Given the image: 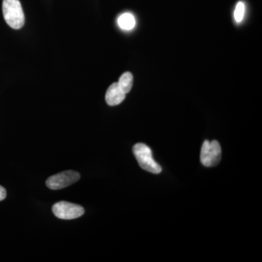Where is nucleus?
I'll list each match as a JSON object with an SVG mask.
<instances>
[{
    "mask_svg": "<svg viewBox=\"0 0 262 262\" xmlns=\"http://www.w3.org/2000/svg\"><path fill=\"white\" fill-rule=\"evenodd\" d=\"M117 83L120 89L127 94V93L130 92L133 87V83H134V77H133L132 74L130 72H125L120 77V80Z\"/></svg>",
    "mask_w": 262,
    "mask_h": 262,
    "instance_id": "nucleus-8",
    "label": "nucleus"
},
{
    "mask_svg": "<svg viewBox=\"0 0 262 262\" xmlns=\"http://www.w3.org/2000/svg\"><path fill=\"white\" fill-rule=\"evenodd\" d=\"M133 151L141 168L151 173H161V166L155 162L152 151L149 146L143 143H139L134 145Z\"/></svg>",
    "mask_w": 262,
    "mask_h": 262,
    "instance_id": "nucleus-2",
    "label": "nucleus"
},
{
    "mask_svg": "<svg viewBox=\"0 0 262 262\" xmlns=\"http://www.w3.org/2000/svg\"><path fill=\"white\" fill-rule=\"evenodd\" d=\"M245 10H246V7L244 3L243 2H239L236 5L234 13V19L237 23H241L242 21L244 18Z\"/></svg>",
    "mask_w": 262,
    "mask_h": 262,
    "instance_id": "nucleus-9",
    "label": "nucleus"
},
{
    "mask_svg": "<svg viewBox=\"0 0 262 262\" xmlns=\"http://www.w3.org/2000/svg\"><path fill=\"white\" fill-rule=\"evenodd\" d=\"M80 179V173L74 170H67L49 177L46 181V186L53 190H58L72 185Z\"/></svg>",
    "mask_w": 262,
    "mask_h": 262,
    "instance_id": "nucleus-5",
    "label": "nucleus"
},
{
    "mask_svg": "<svg viewBox=\"0 0 262 262\" xmlns=\"http://www.w3.org/2000/svg\"><path fill=\"white\" fill-rule=\"evenodd\" d=\"M3 13L8 25L14 29L23 27L25 17L19 0H3Z\"/></svg>",
    "mask_w": 262,
    "mask_h": 262,
    "instance_id": "nucleus-1",
    "label": "nucleus"
},
{
    "mask_svg": "<svg viewBox=\"0 0 262 262\" xmlns=\"http://www.w3.org/2000/svg\"><path fill=\"white\" fill-rule=\"evenodd\" d=\"M53 212L57 218L71 220L82 216L84 214V210L79 205L69 202L60 201L53 206Z\"/></svg>",
    "mask_w": 262,
    "mask_h": 262,
    "instance_id": "nucleus-4",
    "label": "nucleus"
},
{
    "mask_svg": "<svg viewBox=\"0 0 262 262\" xmlns=\"http://www.w3.org/2000/svg\"><path fill=\"white\" fill-rule=\"evenodd\" d=\"M126 94L124 92L117 82L113 83L106 91L105 99L110 106H117L125 100Z\"/></svg>",
    "mask_w": 262,
    "mask_h": 262,
    "instance_id": "nucleus-6",
    "label": "nucleus"
},
{
    "mask_svg": "<svg viewBox=\"0 0 262 262\" xmlns=\"http://www.w3.org/2000/svg\"><path fill=\"white\" fill-rule=\"evenodd\" d=\"M222 159V148L217 141H205L202 146L201 162L204 166L214 167Z\"/></svg>",
    "mask_w": 262,
    "mask_h": 262,
    "instance_id": "nucleus-3",
    "label": "nucleus"
},
{
    "mask_svg": "<svg viewBox=\"0 0 262 262\" xmlns=\"http://www.w3.org/2000/svg\"><path fill=\"white\" fill-rule=\"evenodd\" d=\"M117 23L119 27L123 30H132L136 26L135 17L130 13H123L119 17Z\"/></svg>",
    "mask_w": 262,
    "mask_h": 262,
    "instance_id": "nucleus-7",
    "label": "nucleus"
},
{
    "mask_svg": "<svg viewBox=\"0 0 262 262\" xmlns=\"http://www.w3.org/2000/svg\"><path fill=\"white\" fill-rule=\"evenodd\" d=\"M6 189L4 187L0 186V201H3L6 198Z\"/></svg>",
    "mask_w": 262,
    "mask_h": 262,
    "instance_id": "nucleus-10",
    "label": "nucleus"
}]
</instances>
